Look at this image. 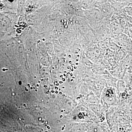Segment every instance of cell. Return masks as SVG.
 <instances>
[{
	"mask_svg": "<svg viewBox=\"0 0 132 132\" xmlns=\"http://www.w3.org/2000/svg\"><path fill=\"white\" fill-rule=\"evenodd\" d=\"M26 92H28V90L27 88V87H26Z\"/></svg>",
	"mask_w": 132,
	"mask_h": 132,
	"instance_id": "1",
	"label": "cell"
},
{
	"mask_svg": "<svg viewBox=\"0 0 132 132\" xmlns=\"http://www.w3.org/2000/svg\"><path fill=\"white\" fill-rule=\"evenodd\" d=\"M62 80H63V81H65V79L64 78H62Z\"/></svg>",
	"mask_w": 132,
	"mask_h": 132,
	"instance_id": "2",
	"label": "cell"
},
{
	"mask_svg": "<svg viewBox=\"0 0 132 132\" xmlns=\"http://www.w3.org/2000/svg\"><path fill=\"white\" fill-rule=\"evenodd\" d=\"M47 87V85H45V86H44V87L45 88H46Z\"/></svg>",
	"mask_w": 132,
	"mask_h": 132,
	"instance_id": "3",
	"label": "cell"
},
{
	"mask_svg": "<svg viewBox=\"0 0 132 132\" xmlns=\"http://www.w3.org/2000/svg\"><path fill=\"white\" fill-rule=\"evenodd\" d=\"M67 21V20H66V19H64V22H65Z\"/></svg>",
	"mask_w": 132,
	"mask_h": 132,
	"instance_id": "4",
	"label": "cell"
},
{
	"mask_svg": "<svg viewBox=\"0 0 132 132\" xmlns=\"http://www.w3.org/2000/svg\"><path fill=\"white\" fill-rule=\"evenodd\" d=\"M66 24H67V23H66V22H64L63 25H65V26H66Z\"/></svg>",
	"mask_w": 132,
	"mask_h": 132,
	"instance_id": "5",
	"label": "cell"
},
{
	"mask_svg": "<svg viewBox=\"0 0 132 132\" xmlns=\"http://www.w3.org/2000/svg\"><path fill=\"white\" fill-rule=\"evenodd\" d=\"M55 89H56V90H58L59 88H58V87H55Z\"/></svg>",
	"mask_w": 132,
	"mask_h": 132,
	"instance_id": "6",
	"label": "cell"
},
{
	"mask_svg": "<svg viewBox=\"0 0 132 132\" xmlns=\"http://www.w3.org/2000/svg\"><path fill=\"white\" fill-rule=\"evenodd\" d=\"M45 120H43L42 121V123H44V122H45Z\"/></svg>",
	"mask_w": 132,
	"mask_h": 132,
	"instance_id": "7",
	"label": "cell"
},
{
	"mask_svg": "<svg viewBox=\"0 0 132 132\" xmlns=\"http://www.w3.org/2000/svg\"><path fill=\"white\" fill-rule=\"evenodd\" d=\"M47 128H48V129H50V127H49V126H47Z\"/></svg>",
	"mask_w": 132,
	"mask_h": 132,
	"instance_id": "8",
	"label": "cell"
},
{
	"mask_svg": "<svg viewBox=\"0 0 132 132\" xmlns=\"http://www.w3.org/2000/svg\"><path fill=\"white\" fill-rule=\"evenodd\" d=\"M69 62V64H72V61H70Z\"/></svg>",
	"mask_w": 132,
	"mask_h": 132,
	"instance_id": "9",
	"label": "cell"
},
{
	"mask_svg": "<svg viewBox=\"0 0 132 132\" xmlns=\"http://www.w3.org/2000/svg\"><path fill=\"white\" fill-rule=\"evenodd\" d=\"M52 93H54V92L53 90H52Z\"/></svg>",
	"mask_w": 132,
	"mask_h": 132,
	"instance_id": "10",
	"label": "cell"
},
{
	"mask_svg": "<svg viewBox=\"0 0 132 132\" xmlns=\"http://www.w3.org/2000/svg\"><path fill=\"white\" fill-rule=\"evenodd\" d=\"M62 117H63V116H62V115H61V116H60V118H62Z\"/></svg>",
	"mask_w": 132,
	"mask_h": 132,
	"instance_id": "11",
	"label": "cell"
},
{
	"mask_svg": "<svg viewBox=\"0 0 132 132\" xmlns=\"http://www.w3.org/2000/svg\"><path fill=\"white\" fill-rule=\"evenodd\" d=\"M49 91H48L46 93L47 94H48V93H49Z\"/></svg>",
	"mask_w": 132,
	"mask_h": 132,
	"instance_id": "12",
	"label": "cell"
},
{
	"mask_svg": "<svg viewBox=\"0 0 132 132\" xmlns=\"http://www.w3.org/2000/svg\"><path fill=\"white\" fill-rule=\"evenodd\" d=\"M60 84H61V83H63V82H62V81H60Z\"/></svg>",
	"mask_w": 132,
	"mask_h": 132,
	"instance_id": "13",
	"label": "cell"
},
{
	"mask_svg": "<svg viewBox=\"0 0 132 132\" xmlns=\"http://www.w3.org/2000/svg\"><path fill=\"white\" fill-rule=\"evenodd\" d=\"M56 86H59V83H57V84H56Z\"/></svg>",
	"mask_w": 132,
	"mask_h": 132,
	"instance_id": "14",
	"label": "cell"
},
{
	"mask_svg": "<svg viewBox=\"0 0 132 132\" xmlns=\"http://www.w3.org/2000/svg\"><path fill=\"white\" fill-rule=\"evenodd\" d=\"M55 93H56V94H58V92H57V91H55Z\"/></svg>",
	"mask_w": 132,
	"mask_h": 132,
	"instance_id": "15",
	"label": "cell"
},
{
	"mask_svg": "<svg viewBox=\"0 0 132 132\" xmlns=\"http://www.w3.org/2000/svg\"><path fill=\"white\" fill-rule=\"evenodd\" d=\"M30 88H31V90H32L33 87H30Z\"/></svg>",
	"mask_w": 132,
	"mask_h": 132,
	"instance_id": "16",
	"label": "cell"
},
{
	"mask_svg": "<svg viewBox=\"0 0 132 132\" xmlns=\"http://www.w3.org/2000/svg\"><path fill=\"white\" fill-rule=\"evenodd\" d=\"M37 86L38 87H39V84H37Z\"/></svg>",
	"mask_w": 132,
	"mask_h": 132,
	"instance_id": "17",
	"label": "cell"
},
{
	"mask_svg": "<svg viewBox=\"0 0 132 132\" xmlns=\"http://www.w3.org/2000/svg\"><path fill=\"white\" fill-rule=\"evenodd\" d=\"M62 76H63V75H61L60 76V78H62Z\"/></svg>",
	"mask_w": 132,
	"mask_h": 132,
	"instance_id": "18",
	"label": "cell"
},
{
	"mask_svg": "<svg viewBox=\"0 0 132 132\" xmlns=\"http://www.w3.org/2000/svg\"><path fill=\"white\" fill-rule=\"evenodd\" d=\"M60 94H62V92H60Z\"/></svg>",
	"mask_w": 132,
	"mask_h": 132,
	"instance_id": "19",
	"label": "cell"
},
{
	"mask_svg": "<svg viewBox=\"0 0 132 132\" xmlns=\"http://www.w3.org/2000/svg\"><path fill=\"white\" fill-rule=\"evenodd\" d=\"M69 20H70V21H72V19H69Z\"/></svg>",
	"mask_w": 132,
	"mask_h": 132,
	"instance_id": "20",
	"label": "cell"
},
{
	"mask_svg": "<svg viewBox=\"0 0 132 132\" xmlns=\"http://www.w3.org/2000/svg\"><path fill=\"white\" fill-rule=\"evenodd\" d=\"M24 106L25 107H26V104H24Z\"/></svg>",
	"mask_w": 132,
	"mask_h": 132,
	"instance_id": "21",
	"label": "cell"
},
{
	"mask_svg": "<svg viewBox=\"0 0 132 132\" xmlns=\"http://www.w3.org/2000/svg\"><path fill=\"white\" fill-rule=\"evenodd\" d=\"M67 25H68V22H67Z\"/></svg>",
	"mask_w": 132,
	"mask_h": 132,
	"instance_id": "22",
	"label": "cell"
},
{
	"mask_svg": "<svg viewBox=\"0 0 132 132\" xmlns=\"http://www.w3.org/2000/svg\"><path fill=\"white\" fill-rule=\"evenodd\" d=\"M67 25H66V26H65V28H67Z\"/></svg>",
	"mask_w": 132,
	"mask_h": 132,
	"instance_id": "23",
	"label": "cell"
},
{
	"mask_svg": "<svg viewBox=\"0 0 132 132\" xmlns=\"http://www.w3.org/2000/svg\"><path fill=\"white\" fill-rule=\"evenodd\" d=\"M35 91L36 92H37V91H38V90H37V89H35Z\"/></svg>",
	"mask_w": 132,
	"mask_h": 132,
	"instance_id": "24",
	"label": "cell"
},
{
	"mask_svg": "<svg viewBox=\"0 0 132 132\" xmlns=\"http://www.w3.org/2000/svg\"><path fill=\"white\" fill-rule=\"evenodd\" d=\"M68 69L70 68V66H68Z\"/></svg>",
	"mask_w": 132,
	"mask_h": 132,
	"instance_id": "25",
	"label": "cell"
},
{
	"mask_svg": "<svg viewBox=\"0 0 132 132\" xmlns=\"http://www.w3.org/2000/svg\"><path fill=\"white\" fill-rule=\"evenodd\" d=\"M71 71H73V69H71Z\"/></svg>",
	"mask_w": 132,
	"mask_h": 132,
	"instance_id": "26",
	"label": "cell"
},
{
	"mask_svg": "<svg viewBox=\"0 0 132 132\" xmlns=\"http://www.w3.org/2000/svg\"><path fill=\"white\" fill-rule=\"evenodd\" d=\"M28 86H30V84H28Z\"/></svg>",
	"mask_w": 132,
	"mask_h": 132,
	"instance_id": "27",
	"label": "cell"
},
{
	"mask_svg": "<svg viewBox=\"0 0 132 132\" xmlns=\"http://www.w3.org/2000/svg\"><path fill=\"white\" fill-rule=\"evenodd\" d=\"M33 89H36V88L35 87H33Z\"/></svg>",
	"mask_w": 132,
	"mask_h": 132,
	"instance_id": "28",
	"label": "cell"
},
{
	"mask_svg": "<svg viewBox=\"0 0 132 132\" xmlns=\"http://www.w3.org/2000/svg\"><path fill=\"white\" fill-rule=\"evenodd\" d=\"M61 22H64V20H61Z\"/></svg>",
	"mask_w": 132,
	"mask_h": 132,
	"instance_id": "29",
	"label": "cell"
},
{
	"mask_svg": "<svg viewBox=\"0 0 132 132\" xmlns=\"http://www.w3.org/2000/svg\"><path fill=\"white\" fill-rule=\"evenodd\" d=\"M76 23H78V21H76Z\"/></svg>",
	"mask_w": 132,
	"mask_h": 132,
	"instance_id": "30",
	"label": "cell"
},
{
	"mask_svg": "<svg viewBox=\"0 0 132 132\" xmlns=\"http://www.w3.org/2000/svg\"><path fill=\"white\" fill-rule=\"evenodd\" d=\"M78 52H75L76 54H78Z\"/></svg>",
	"mask_w": 132,
	"mask_h": 132,
	"instance_id": "31",
	"label": "cell"
},
{
	"mask_svg": "<svg viewBox=\"0 0 132 132\" xmlns=\"http://www.w3.org/2000/svg\"><path fill=\"white\" fill-rule=\"evenodd\" d=\"M71 76H73V74L72 73H71Z\"/></svg>",
	"mask_w": 132,
	"mask_h": 132,
	"instance_id": "32",
	"label": "cell"
},
{
	"mask_svg": "<svg viewBox=\"0 0 132 132\" xmlns=\"http://www.w3.org/2000/svg\"><path fill=\"white\" fill-rule=\"evenodd\" d=\"M48 123V121H46V124H47Z\"/></svg>",
	"mask_w": 132,
	"mask_h": 132,
	"instance_id": "33",
	"label": "cell"
},
{
	"mask_svg": "<svg viewBox=\"0 0 132 132\" xmlns=\"http://www.w3.org/2000/svg\"><path fill=\"white\" fill-rule=\"evenodd\" d=\"M61 112H64V111H63V110H61Z\"/></svg>",
	"mask_w": 132,
	"mask_h": 132,
	"instance_id": "34",
	"label": "cell"
},
{
	"mask_svg": "<svg viewBox=\"0 0 132 132\" xmlns=\"http://www.w3.org/2000/svg\"><path fill=\"white\" fill-rule=\"evenodd\" d=\"M43 41H45V39H43Z\"/></svg>",
	"mask_w": 132,
	"mask_h": 132,
	"instance_id": "35",
	"label": "cell"
},
{
	"mask_svg": "<svg viewBox=\"0 0 132 132\" xmlns=\"http://www.w3.org/2000/svg\"><path fill=\"white\" fill-rule=\"evenodd\" d=\"M53 70H51V73H53Z\"/></svg>",
	"mask_w": 132,
	"mask_h": 132,
	"instance_id": "36",
	"label": "cell"
},
{
	"mask_svg": "<svg viewBox=\"0 0 132 132\" xmlns=\"http://www.w3.org/2000/svg\"><path fill=\"white\" fill-rule=\"evenodd\" d=\"M69 58H71V55H69Z\"/></svg>",
	"mask_w": 132,
	"mask_h": 132,
	"instance_id": "37",
	"label": "cell"
},
{
	"mask_svg": "<svg viewBox=\"0 0 132 132\" xmlns=\"http://www.w3.org/2000/svg\"><path fill=\"white\" fill-rule=\"evenodd\" d=\"M65 95H63V97H65Z\"/></svg>",
	"mask_w": 132,
	"mask_h": 132,
	"instance_id": "38",
	"label": "cell"
},
{
	"mask_svg": "<svg viewBox=\"0 0 132 132\" xmlns=\"http://www.w3.org/2000/svg\"><path fill=\"white\" fill-rule=\"evenodd\" d=\"M64 76H66V75L65 74H64Z\"/></svg>",
	"mask_w": 132,
	"mask_h": 132,
	"instance_id": "39",
	"label": "cell"
},
{
	"mask_svg": "<svg viewBox=\"0 0 132 132\" xmlns=\"http://www.w3.org/2000/svg\"><path fill=\"white\" fill-rule=\"evenodd\" d=\"M51 86L52 87H53V85H52V84H51Z\"/></svg>",
	"mask_w": 132,
	"mask_h": 132,
	"instance_id": "40",
	"label": "cell"
},
{
	"mask_svg": "<svg viewBox=\"0 0 132 132\" xmlns=\"http://www.w3.org/2000/svg\"><path fill=\"white\" fill-rule=\"evenodd\" d=\"M71 24H73V22H71Z\"/></svg>",
	"mask_w": 132,
	"mask_h": 132,
	"instance_id": "41",
	"label": "cell"
},
{
	"mask_svg": "<svg viewBox=\"0 0 132 132\" xmlns=\"http://www.w3.org/2000/svg\"><path fill=\"white\" fill-rule=\"evenodd\" d=\"M19 120H21V118H19Z\"/></svg>",
	"mask_w": 132,
	"mask_h": 132,
	"instance_id": "42",
	"label": "cell"
},
{
	"mask_svg": "<svg viewBox=\"0 0 132 132\" xmlns=\"http://www.w3.org/2000/svg\"><path fill=\"white\" fill-rule=\"evenodd\" d=\"M33 87V85H31V87Z\"/></svg>",
	"mask_w": 132,
	"mask_h": 132,
	"instance_id": "43",
	"label": "cell"
},
{
	"mask_svg": "<svg viewBox=\"0 0 132 132\" xmlns=\"http://www.w3.org/2000/svg\"><path fill=\"white\" fill-rule=\"evenodd\" d=\"M76 68H77V67H74L75 69H76Z\"/></svg>",
	"mask_w": 132,
	"mask_h": 132,
	"instance_id": "44",
	"label": "cell"
},
{
	"mask_svg": "<svg viewBox=\"0 0 132 132\" xmlns=\"http://www.w3.org/2000/svg\"><path fill=\"white\" fill-rule=\"evenodd\" d=\"M79 61V60H78V59H77V60H76V61Z\"/></svg>",
	"mask_w": 132,
	"mask_h": 132,
	"instance_id": "45",
	"label": "cell"
},
{
	"mask_svg": "<svg viewBox=\"0 0 132 132\" xmlns=\"http://www.w3.org/2000/svg\"><path fill=\"white\" fill-rule=\"evenodd\" d=\"M40 81L39 80V83H40Z\"/></svg>",
	"mask_w": 132,
	"mask_h": 132,
	"instance_id": "46",
	"label": "cell"
},
{
	"mask_svg": "<svg viewBox=\"0 0 132 132\" xmlns=\"http://www.w3.org/2000/svg\"><path fill=\"white\" fill-rule=\"evenodd\" d=\"M67 74H70V73L69 72H68V73Z\"/></svg>",
	"mask_w": 132,
	"mask_h": 132,
	"instance_id": "47",
	"label": "cell"
},
{
	"mask_svg": "<svg viewBox=\"0 0 132 132\" xmlns=\"http://www.w3.org/2000/svg\"><path fill=\"white\" fill-rule=\"evenodd\" d=\"M76 65H78V64H78V63H76Z\"/></svg>",
	"mask_w": 132,
	"mask_h": 132,
	"instance_id": "48",
	"label": "cell"
},
{
	"mask_svg": "<svg viewBox=\"0 0 132 132\" xmlns=\"http://www.w3.org/2000/svg\"><path fill=\"white\" fill-rule=\"evenodd\" d=\"M79 57V55H78V57Z\"/></svg>",
	"mask_w": 132,
	"mask_h": 132,
	"instance_id": "49",
	"label": "cell"
},
{
	"mask_svg": "<svg viewBox=\"0 0 132 132\" xmlns=\"http://www.w3.org/2000/svg\"><path fill=\"white\" fill-rule=\"evenodd\" d=\"M43 81V79H42V81Z\"/></svg>",
	"mask_w": 132,
	"mask_h": 132,
	"instance_id": "50",
	"label": "cell"
},
{
	"mask_svg": "<svg viewBox=\"0 0 132 132\" xmlns=\"http://www.w3.org/2000/svg\"><path fill=\"white\" fill-rule=\"evenodd\" d=\"M73 79H72V80H71V81H73Z\"/></svg>",
	"mask_w": 132,
	"mask_h": 132,
	"instance_id": "51",
	"label": "cell"
},
{
	"mask_svg": "<svg viewBox=\"0 0 132 132\" xmlns=\"http://www.w3.org/2000/svg\"><path fill=\"white\" fill-rule=\"evenodd\" d=\"M53 69H54V67H53Z\"/></svg>",
	"mask_w": 132,
	"mask_h": 132,
	"instance_id": "52",
	"label": "cell"
},
{
	"mask_svg": "<svg viewBox=\"0 0 132 132\" xmlns=\"http://www.w3.org/2000/svg\"><path fill=\"white\" fill-rule=\"evenodd\" d=\"M65 72V73H67V72H66V71H65V72Z\"/></svg>",
	"mask_w": 132,
	"mask_h": 132,
	"instance_id": "53",
	"label": "cell"
},
{
	"mask_svg": "<svg viewBox=\"0 0 132 132\" xmlns=\"http://www.w3.org/2000/svg\"><path fill=\"white\" fill-rule=\"evenodd\" d=\"M34 78H36V76H35Z\"/></svg>",
	"mask_w": 132,
	"mask_h": 132,
	"instance_id": "54",
	"label": "cell"
},
{
	"mask_svg": "<svg viewBox=\"0 0 132 132\" xmlns=\"http://www.w3.org/2000/svg\"><path fill=\"white\" fill-rule=\"evenodd\" d=\"M63 88H65V87H63Z\"/></svg>",
	"mask_w": 132,
	"mask_h": 132,
	"instance_id": "55",
	"label": "cell"
},
{
	"mask_svg": "<svg viewBox=\"0 0 132 132\" xmlns=\"http://www.w3.org/2000/svg\"><path fill=\"white\" fill-rule=\"evenodd\" d=\"M30 88L31 87H30V86H28Z\"/></svg>",
	"mask_w": 132,
	"mask_h": 132,
	"instance_id": "56",
	"label": "cell"
},
{
	"mask_svg": "<svg viewBox=\"0 0 132 132\" xmlns=\"http://www.w3.org/2000/svg\"><path fill=\"white\" fill-rule=\"evenodd\" d=\"M72 78H73V79H75V77H73Z\"/></svg>",
	"mask_w": 132,
	"mask_h": 132,
	"instance_id": "57",
	"label": "cell"
},
{
	"mask_svg": "<svg viewBox=\"0 0 132 132\" xmlns=\"http://www.w3.org/2000/svg\"><path fill=\"white\" fill-rule=\"evenodd\" d=\"M40 42V40H39V41H38V43H39Z\"/></svg>",
	"mask_w": 132,
	"mask_h": 132,
	"instance_id": "58",
	"label": "cell"
},
{
	"mask_svg": "<svg viewBox=\"0 0 132 132\" xmlns=\"http://www.w3.org/2000/svg\"><path fill=\"white\" fill-rule=\"evenodd\" d=\"M66 56V54H65V56Z\"/></svg>",
	"mask_w": 132,
	"mask_h": 132,
	"instance_id": "59",
	"label": "cell"
},
{
	"mask_svg": "<svg viewBox=\"0 0 132 132\" xmlns=\"http://www.w3.org/2000/svg\"><path fill=\"white\" fill-rule=\"evenodd\" d=\"M59 90H61V89H60H60H59Z\"/></svg>",
	"mask_w": 132,
	"mask_h": 132,
	"instance_id": "60",
	"label": "cell"
},
{
	"mask_svg": "<svg viewBox=\"0 0 132 132\" xmlns=\"http://www.w3.org/2000/svg\"><path fill=\"white\" fill-rule=\"evenodd\" d=\"M46 126H47V125H46Z\"/></svg>",
	"mask_w": 132,
	"mask_h": 132,
	"instance_id": "61",
	"label": "cell"
},
{
	"mask_svg": "<svg viewBox=\"0 0 132 132\" xmlns=\"http://www.w3.org/2000/svg\"><path fill=\"white\" fill-rule=\"evenodd\" d=\"M65 111V110H64V111Z\"/></svg>",
	"mask_w": 132,
	"mask_h": 132,
	"instance_id": "62",
	"label": "cell"
},
{
	"mask_svg": "<svg viewBox=\"0 0 132 132\" xmlns=\"http://www.w3.org/2000/svg\"><path fill=\"white\" fill-rule=\"evenodd\" d=\"M46 132H48V131H46Z\"/></svg>",
	"mask_w": 132,
	"mask_h": 132,
	"instance_id": "63",
	"label": "cell"
}]
</instances>
